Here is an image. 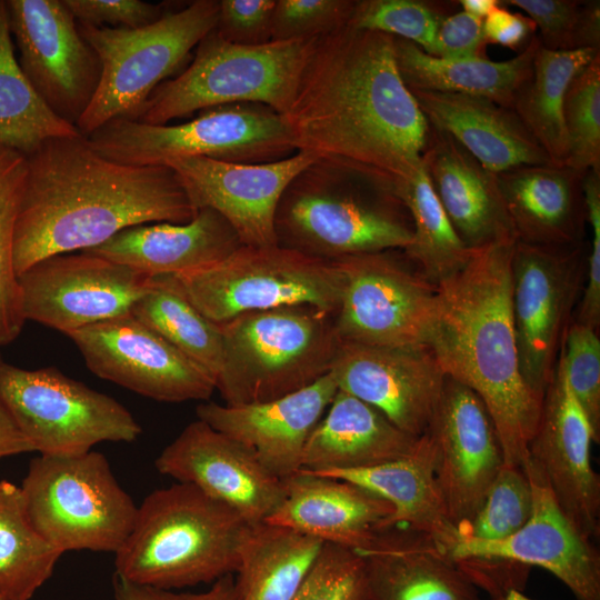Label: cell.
Instances as JSON below:
<instances>
[{"label": "cell", "mask_w": 600, "mask_h": 600, "mask_svg": "<svg viewBox=\"0 0 600 600\" xmlns=\"http://www.w3.org/2000/svg\"><path fill=\"white\" fill-rule=\"evenodd\" d=\"M409 91L433 128L453 138L492 173L523 166L552 164L513 109L482 97Z\"/></svg>", "instance_id": "obj_28"}, {"label": "cell", "mask_w": 600, "mask_h": 600, "mask_svg": "<svg viewBox=\"0 0 600 600\" xmlns=\"http://www.w3.org/2000/svg\"><path fill=\"white\" fill-rule=\"evenodd\" d=\"M567 166H523L496 174L517 241L580 243L586 222L583 178Z\"/></svg>", "instance_id": "obj_30"}, {"label": "cell", "mask_w": 600, "mask_h": 600, "mask_svg": "<svg viewBox=\"0 0 600 600\" xmlns=\"http://www.w3.org/2000/svg\"><path fill=\"white\" fill-rule=\"evenodd\" d=\"M284 496L264 521L353 551L391 526L392 507L368 489L300 469L283 479Z\"/></svg>", "instance_id": "obj_25"}, {"label": "cell", "mask_w": 600, "mask_h": 600, "mask_svg": "<svg viewBox=\"0 0 600 600\" xmlns=\"http://www.w3.org/2000/svg\"><path fill=\"white\" fill-rule=\"evenodd\" d=\"M449 2L424 0H356L348 26L407 40L432 56Z\"/></svg>", "instance_id": "obj_43"}, {"label": "cell", "mask_w": 600, "mask_h": 600, "mask_svg": "<svg viewBox=\"0 0 600 600\" xmlns=\"http://www.w3.org/2000/svg\"><path fill=\"white\" fill-rule=\"evenodd\" d=\"M422 166L453 229L468 248L476 250L517 240L497 176L431 124Z\"/></svg>", "instance_id": "obj_27"}, {"label": "cell", "mask_w": 600, "mask_h": 600, "mask_svg": "<svg viewBox=\"0 0 600 600\" xmlns=\"http://www.w3.org/2000/svg\"><path fill=\"white\" fill-rule=\"evenodd\" d=\"M564 166L600 173V53L571 81L563 103Z\"/></svg>", "instance_id": "obj_41"}, {"label": "cell", "mask_w": 600, "mask_h": 600, "mask_svg": "<svg viewBox=\"0 0 600 600\" xmlns=\"http://www.w3.org/2000/svg\"><path fill=\"white\" fill-rule=\"evenodd\" d=\"M412 221V241L402 250L429 282L438 284L460 270L474 250L453 229L421 164L417 174L396 190Z\"/></svg>", "instance_id": "obj_39"}, {"label": "cell", "mask_w": 600, "mask_h": 600, "mask_svg": "<svg viewBox=\"0 0 600 600\" xmlns=\"http://www.w3.org/2000/svg\"><path fill=\"white\" fill-rule=\"evenodd\" d=\"M519 8L536 24L542 47L554 51L600 50L598 0H501Z\"/></svg>", "instance_id": "obj_42"}, {"label": "cell", "mask_w": 600, "mask_h": 600, "mask_svg": "<svg viewBox=\"0 0 600 600\" xmlns=\"http://www.w3.org/2000/svg\"><path fill=\"white\" fill-rule=\"evenodd\" d=\"M0 600H2V598L0 597Z\"/></svg>", "instance_id": "obj_59"}, {"label": "cell", "mask_w": 600, "mask_h": 600, "mask_svg": "<svg viewBox=\"0 0 600 600\" xmlns=\"http://www.w3.org/2000/svg\"><path fill=\"white\" fill-rule=\"evenodd\" d=\"M112 600H237L232 574L214 581L203 592H174L128 581L117 574L112 579Z\"/></svg>", "instance_id": "obj_53"}, {"label": "cell", "mask_w": 600, "mask_h": 600, "mask_svg": "<svg viewBox=\"0 0 600 600\" xmlns=\"http://www.w3.org/2000/svg\"><path fill=\"white\" fill-rule=\"evenodd\" d=\"M38 96L16 58L7 2L0 0V144L26 156L54 137L80 136Z\"/></svg>", "instance_id": "obj_37"}, {"label": "cell", "mask_w": 600, "mask_h": 600, "mask_svg": "<svg viewBox=\"0 0 600 600\" xmlns=\"http://www.w3.org/2000/svg\"><path fill=\"white\" fill-rule=\"evenodd\" d=\"M337 391L329 372L307 388L270 401L237 406L208 401L197 407V416L251 449L283 480L301 469L307 440Z\"/></svg>", "instance_id": "obj_24"}, {"label": "cell", "mask_w": 600, "mask_h": 600, "mask_svg": "<svg viewBox=\"0 0 600 600\" xmlns=\"http://www.w3.org/2000/svg\"><path fill=\"white\" fill-rule=\"evenodd\" d=\"M274 227L278 244L324 260L404 250L413 236L393 186L320 160L288 184Z\"/></svg>", "instance_id": "obj_5"}, {"label": "cell", "mask_w": 600, "mask_h": 600, "mask_svg": "<svg viewBox=\"0 0 600 600\" xmlns=\"http://www.w3.org/2000/svg\"><path fill=\"white\" fill-rule=\"evenodd\" d=\"M532 489L521 466L503 463L460 538L504 539L520 530L532 513Z\"/></svg>", "instance_id": "obj_44"}, {"label": "cell", "mask_w": 600, "mask_h": 600, "mask_svg": "<svg viewBox=\"0 0 600 600\" xmlns=\"http://www.w3.org/2000/svg\"><path fill=\"white\" fill-rule=\"evenodd\" d=\"M241 246L238 234L221 214L201 208L184 224L133 226L83 251L153 277L203 268Z\"/></svg>", "instance_id": "obj_29"}, {"label": "cell", "mask_w": 600, "mask_h": 600, "mask_svg": "<svg viewBox=\"0 0 600 600\" xmlns=\"http://www.w3.org/2000/svg\"><path fill=\"white\" fill-rule=\"evenodd\" d=\"M249 526L192 484L153 490L114 553V574L163 590L213 583L237 571Z\"/></svg>", "instance_id": "obj_4"}, {"label": "cell", "mask_w": 600, "mask_h": 600, "mask_svg": "<svg viewBox=\"0 0 600 600\" xmlns=\"http://www.w3.org/2000/svg\"><path fill=\"white\" fill-rule=\"evenodd\" d=\"M292 600H369L361 557L351 549L324 543Z\"/></svg>", "instance_id": "obj_46"}, {"label": "cell", "mask_w": 600, "mask_h": 600, "mask_svg": "<svg viewBox=\"0 0 600 600\" xmlns=\"http://www.w3.org/2000/svg\"><path fill=\"white\" fill-rule=\"evenodd\" d=\"M218 0H196L137 28L78 23L101 62L97 91L76 127L84 137L117 118H131L153 90L173 74L216 29Z\"/></svg>", "instance_id": "obj_9"}, {"label": "cell", "mask_w": 600, "mask_h": 600, "mask_svg": "<svg viewBox=\"0 0 600 600\" xmlns=\"http://www.w3.org/2000/svg\"><path fill=\"white\" fill-rule=\"evenodd\" d=\"M330 373L339 390L374 407L414 438L428 429L447 377L428 348L341 341Z\"/></svg>", "instance_id": "obj_22"}, {"label": "cell", "mask_w": 600, "mask_h": 600, "mask_svg": "<svg viewBox=\"0 0 600 600\" xmlns=\"http://www.w3.org/2000/svg\"><path fill=\"white\" fill-rule=\"evenodd\" d=\"M392 252L334 260L344 278L334 314L341 342L429 349L439 318L437 286Z\"/></svg>", "instance_id": "obj_13"}, {"label": "cell", "mask_w": 600, "mask_h": 600, "mask_svg": "<svg viewBox=\"0 0 600 600\" xmlns=\"http://www.w3.org/2000/svg\"><path fill=\"white\" fill-rule=\"evenodd\" d=\"M26 452L33 449L0 400V459Z\"/></svg>", "instance_id": "obj_55"}, {"label": "cell", "mask_w": 600, "mask_h": 600, "mask_svg": "<svg viewBox=\"0 0 600 600\" xmlns=\"http://www.w3.org/2000/svg\"><path fill=\"white\" fill-rule=\"evenodd\" d=\"M423 434L431 448L440 496L461 536L504 463L494 424L486 406L470 388L446 377Z\"/></svg>", "instance_id": "obj_17"}, {"label": "cell", "mask_w": 600, "mask_h": 600, "mask_svg": "<svg viewBox=\"0 0 600 600\" xmlns=\"http://www.w3.org/2000/svg\"><path fill=\"white\" fill-rule=\"evenodd\" d=\"M599 53L598 49L554 51L540 43L532 74L514 100L512 109L554 166H564L567 158V91L574 77Z\"/></svg>", "instance_id": "obj_35"}, {"label": "cell", "mask_w": 600, "mask_h": 600, "mask_svg": "<svg viewBox=\"0 0 600 600\" xmlns=\"http://www.w3.org/2000/svg\"><path fill=\"white\" fill-rule=\"evenodd\" d=\"M173 276L192 304L217 324L246 312L296 304L334 316L344 286L334 260L280 244L241 246L220 261Z\"/></svg>", "instance_id": "obj_11"}, {"label": "cell", "mask_w": 600, "mask_h": 600, "mask_svg": "<svg viewBox=\"0 0 600 600\" xmlns=\"http://www.w3.org/2000/svg\"><path fill=\"white\" fill-rule=\"evenodd\" d=\"M2 362H3V361H2V359H1V354H0V364H1Z\"/></svg>", "instance_id": "obj_58"}, {"label": "cell", "mask_w": 600, "mask_h": 600, "mask_svg": "<svg viewBox=\"0 0 600 600\" xmlns=\"http://www.w3.org/2000/svg\"><path fill=\"white\" fill-rule=\"evenodd\" d=\"M19 64L38 96L76 127L100 81L101 62L63 0H9Z\"/></svg>", "instance_id": "obj_16"}, {"label": "cell", "mask_w": 600, "mask_h": 600, "mask_svg": "<svg viewBox=\"0 0 600 600\" xmlns=\"http://www.w3.org/2000/svg\"><path fill=\"white\" fill-rule=\"evenodd\" d=\"M517 240L476 249L437 286L439 318L429 343L447 377L470 388L494 424L504 463L522 466L543 399L524 382L511 313Z\"/></svg>", "instance_id": "obj_3"}, {"label": "cell", "mask_w": 600, "mask_h": 600, "mask_svg": "<svg viewBox=\"0 0 600 600\" xmlns=\"http://www.w3.org/2000/svg\"><path fill=\"white\" fill-rule=\"evenodd\" d=\"M356 0H276L272 41L307 40L348 26Z\"/></svg>", "instance_id": "obj_47"}, {"label": "cell", "mask_w": 600, "mask_h": 600, "mask_svg": "<svg viewBox=\"0 0 600 600\" xmlns=\"http://www.w3.org/2000/svg\"><path fill=\"white\" fill-rule=\"evenodd\" d=\"M560 363L570 390L600 442V340L596 329L574 322L564 331Z\"/></svg>", "instance_id": "obj_45"}, {"label": "cell", "mask_w": 600, "mask_h": 600, "mask_svg": "<svg viewBox=\"0 0 600 600\" xmlns=\"http://www.w3.org/2000/svg\"><path fill=\"white\" fill-rule=\"evenodd\" d=\"M499 600H532V599L528 598L521 590L510 589Z\"/></svg>", "instance_id": "obj_57"}, {"label": "cell", "mask_w": 600, "mask_h": 600, "mask_svg": "<svg viewBox=\"0 0 600 600\" xmlns=\"http://www.w3.org/2000/svg\"><path fill=\"white\" fill-rule=\"evenodd\" d=\"M313 473L368 489L392 507L391 526L401 524L427 533L449 552L460 539L436 483L431 448L424 434L418 438L409 454L393 461L364 469Z\"/></svg>", "instance_id": "obj_32"}, {"label": "cell", "mask_w": 600, "mask_h": 600, "mask_svg": "<svg viewBox=\"0 0 600 600\" xmlns=\"http://www.w3.org/2000/svg\"><path fill=\"white\" fill-rule=\"evenodd\" d=\"M417 440L374 407L338 389L307 440L301 469L370 468L409 454Z\"/></svg>", "instance_id": "obj_31"}, {"label": "cell", "mask_w": 600, "mask_h": 600, "mask_svg": "<svg viewBox=\"0 0 600 600\" xmlns=\"http://www.w3.org/2000/svg\"><path fill=\"white\" fill-rule=\"evenodd\" d=\"M369 600H481L450 552L410 527L380 530L361 550Z\"/></svg>", "instance_id": "obj_26"}, {"label": "cell", "mask_w": 600, "mask_h": 600, "mask_svg": "<svg viewBox=\"0 0 600 600\" xmlns=\"http://www.w3.org/2000/svg\"><path fill=\"white\" fill-rule=\"evenodd\" d=\"M314 39L240 46L214 29L199 42L191 63L159 84L128 119L161 126L207 108L242 102L266 104L283 114Z\"/></svg>", "instance_id": "obj_7"}, {"label": "cell", "mask_w": 600, "mask_h": 600, "mask_svg": "<svg viewBox=\"0 0 600 600\" xmlns=\"http://www.w3.org/2000/svg\"><path fill=\"white\" fill-rule=\"evenodd\" d=\"M154 464L160 473L233 509L250 526L264 522L284 496L283 480L251 449L199 419L161 451Z\"/></svg>", "instance_id": "obj_19"}, {"label": "cell", "mask_w": 600, "mask_h": 600, "mask_svg": "<svg viewBox=\"0 0 600 600\" xmlns=\"http://www.w3.org/2000/svg\"><path fill=\"white\" fill-rule=\"evenodd\" d=\"M323 546L321 540L286 527L249 526L236 571L237 600H292Z\"/></svg>", "instance_id": "obj_34"}, {"label": "cell", "mask_w": 600, "mask_h": 600, "mask_svg": "<svg viewBox=\"0 0 600 600\" xmlns=\"http://www.w3.org/2000/svg\"><path fill=\"white\" fill-rule=\"evenodd\" d=\"M61 554L31 523L20 487L0 480L2 600H30L50 579Z\"/></svg>", "instance_id": "obj_38"}, {"label": "cell", "mask_w": 600, "mask_h": 600, "mask_svg": "<svg viewBox=\"0 0 600 600\" xmlns=\"http://www.w3.org/2000/svg\"><path fill=\"white\" fill-rule=\"evenodd\" d=\"M532 489V513L516 533L496 541L460 538L453 560L481 557L540 567L558 578L577 600H600V553L558 504L541 470L528 457L521 466Z\"/></svg>", "instance_id": "obj_20"}, {"label": "cell", "mask_w": 600, "mask_h": 600, "mask_svg": "<svg viewBox=\"0 0 600 600\" xmlns=\"http://www.w3.org/2000/svg\"><path fill=\"white\" fill-rule=\"evenodd\" d=\"M26 157L13 238L17 276L50 256L97 247L123 229L184 224L197 213L169 166L112 161L82 134L50 138Z\"/></svg>", "instance_id": "obj_2"}, {"label": "cell", "mask_w": 600, "mask_h": 600, "mask_svg": "<svg viewBox=\"0 0 600 600\" xmlns=\"http://www.w3.org/2000/svg\"><path fill=\"white\" fill-rule=\"evenodd\" d=\"M487 44L483 20L459 11L440 22L432 56L443 59L487 58Z\"/></svg>", "instance_id": "obj_51"}, {"label": "cell", "mask_w": 600, "mask_h": 600, "mask_svg": "<svg viewBox=\"0 0 600 600\" xmlns=\"http://www.w3.org/2000/svg\"><path fill=\"white\" fill-rule=\"evenodd\" d=\"M274 7L276 0H221L216 31L240 46L268 43Z\"/></svg>", "instance_id": "obj_48"}, {"label": "cell", "mask_w": 600, "mask_h": 600, "mask_svg": "<svg viewBox=\"0 0 600 600\" xmlns=\"http://www.w3.org/2000/svg\"><path fill=\"white\" fill-rule=\"evenodd\" d=\"M487 43L499 44L518 53L537 36L534 22L521 12H512L501 3L483 19Z\"/></svg>", "instance_id": "obj_54"}, {"label": "cell", "mask_w": 600, "mask_h": 600, "mask_svg": "<svg viewBox=\"0 0 600 600\" xmlns=\"http://www.w3.org/2000/svg\"><path fill=\"white\" fill-rule=\"evenodd\" d=\"M592 442L591 426L557 361L528 457L567 517L596 542L600 536V479L591 466Z\"/></svg>", "instance_id": "obj_23"}, {"label": "cell", "mask_w": 600, "mask_h": 600, "mask_svg": "<svg viewBox=\"0 0 600 600\" xmlns=\"http://www.w3.org/2000/svg\"><path fill=\"white\" fill-rule=\"evenodd\" d=\"M461 571L476 586L499 600L508 590L523 591L530 567L503 559L471 557L454 560Z\"/></svg>", "instance_id": "obj_52"}, {"label": "cell", "mask_w": 600, "mask_h": 600, "mask_svg": "<svg viewBox=\"0 0 600 600\" xmlns=\"http://www.w3.org/2000/svg\"><path fill=\"white\" fill-rule=\"evenodd\" d=\"M26 177V154L0 144V346L12 342L26 322L13 264L14 229Z\"/></svg>", "instance_id": "obj_40"}, {"label": "cell", "mask_w": 600, "mask_h": 600, "mask_svg": "<svg viewBox=\"0 0 600 600\" xmlns=\"http://www.w3.org/2000/svg\"><path fill=\"white\" fill-rule=\"evenodd\" d=\"M539 44L536 36L522 52L507 61L443 59L393 37L397 67L408 89L482 97L511 109L532 74Z\"/></svg>", "instance_id": "obj_33"}, {"label": "cell", "mask_w": 600, "mask_h": 600, "mask_svg": "<svg viewBox=\"0 0 600 600\" xmlns=\"http://www.w3.org/2000/svg\"><path fill=\"white\" fill-rule=\"evenodd\" d=\"M101 379L162 402L209 400L211 377L131 312L68 334Z\"/></svg>", "instance_id": "obj_18"}, {"label": "cell", "mask_w": 600, "mask_h": 600, "mask_svg": "<svg viewBox=\"0 0 600 600\" xmlns=\"http://www.w3.org/2000/svg\"><path fill=\"white\" fill-rule=\"evenodd\" d=\"M581 243L540 246L517 241L511 260V313L519 367L543 399L566 326L581 290Z\"/></svg>", "instance_id": "obj_14"}, {"label": "cell", "mask_w": 600, "mask_h": 600, "mask_svg": "<svg viewBox=\"0 0 600 600\" xmlns=\"http://www.w3.org/2000/svg\"><path fill=\"white\" fill-rule=\"evenodd\" d=\"M131 313L202 368L216 387L222 366L220 326L192 304L173 274L151 277Z\"/></svg>", "instance_id": "obj_36"}, {"label": "cell", "mask_w": 600, "mask_h": 600, "mask_svg": "<svg viewBox=\"0 0 600 600\" xmlns=\"http://www.w3.org/2000/svg\"><path fill=\"white\" fill-rule=\"evenodd\" d=\"M458 3L462 11L483 20L500 4V0H460Z\"/></svg>", "instance_id": "obj_56"}, {"label": "cell", "mask_w": 600, "mask_h": 600, "mask_svg": "<svg viewBox=\"0 0 600 600\" xmlns=\"http://www.w3.org/2000/svg\"><path fill=\"white\" fill-rule=\"evenodd\" d=\"M317 159L297 151L279 161L243 164L204 157L167 160L198 211L210 208L233 228L242 246L278 244L274 227L279 200L304 168Z\"/></svg>", "instance_id": "obj_21"}, {"label": "cell", "mask_w": 600, "mask_h": 600, "mask_svg": "<svg viewBox=\"0 0 600 600\" xmlns=\"http://www.w3.org/2000/svg\"><path fill=\"white\" fill-rule=\"evenodd\" d=\"M219 326L222 366L216 389L230 406L311 386L330 372L340 344L334 316L308 304L246 312Z\"/></svg>", "instance_id": "obj_6"}, {"label": "cell", "mask_w": 600, "mask_h": 600, "mask_svg": "<svg viewBox=\"0 0 600 600\" xmlns=\"http://www.w3.org/2000/svg\"><path fill=\"white\" fill-rule=\"evenodd\" d=\"M282 117L296 151L396 190L420 169L430 130L399 73L393 37L350 26L313 40Z\"/></svg>", "instance_id": "obj_1"}, {"label": "cell", "mask_w": 600, "mask_h": 600, "mask_svg": "<svg viewBox=\"0 0 600 600\" xmlns=\"http://www.w3.org/2000/svg\"><path fill=\"white\" fill-rule=\"evenodd\" d=\"M74 19L84 24L137 29L159 20L161 4L141 0H63Z\"/></svg>", "instance_id": "obj_50"}, {"label": "cell", "mask_w": 600, "mask_h": 600, "mask_svg": "<svg viewBox=\"0 0 600 600\" xmlns=\"http://www.w3.org/2000/svg\"><path fill=\"white\" fill-rule=\"evenodd\" d=\"M0 400L33 451L68 457L104 441L132 442L141 427L116 399L48 367L0 364Z\"/></svg>", "instance_id": "obj_12"}, {"label": "cell", "mask_w": 600, "mask_h": 600, "mask_svg": "<svg viewBox=\"0 0 600 600\" xmlns=\"http://www.w3.org/2000/svg\"><path fill=\"white\" fill-rule=\"evenodd\" d=\"M87 138L101 156L133 166L163 164L184 157L259 164L297 152L282 114L252 102L207 108L178 124L117 118Z\"/></svg>", "instance_id": "obj_8"}, {"label": "cell", "mask_w": 600, "mask_h": 600, "mask_svg": "<svg viewBox=\"0 0 600 600\" xmlns=\"http://www.w3.org/2000/svg\"><path fill=\"white\" fill-rule=\"evenodd\" d=\"M150 278L84 251L50 256L18 276L23 317L68 336L131 312Z\"/></svg>", "instance_id": "obj_15"}, {"label": "cell", "mask_w": 600, "mask_h": 600, "mask_svg": "<svg viewBox=\"0 0 600 600\" xmlns=\"http://www.w3.org/2000/svg\"><path fill=\"white\" fill-rule=\"evenodd\" d=\"M583 197L586 221L591 226L592 238L576 322L597 330L600 323V173L590 170L584 174Z\"/></svg>", "instance_id": "obj_49"}, {"label": "cell", "mask_w": 600, "mask_h": 600, "mask_svg": "<svg viewBox=\"0 0 600 600\" xmlns=\"http://www.w3.org/2000/svg\"><path fill=\"white\" fill-rule=\"evenodd\" d=\"M31 523L59 552H117L138 506L97 451L33 458L20 486Z\"/></svg>", "instance_id": "obj_10"}]
</instances>
